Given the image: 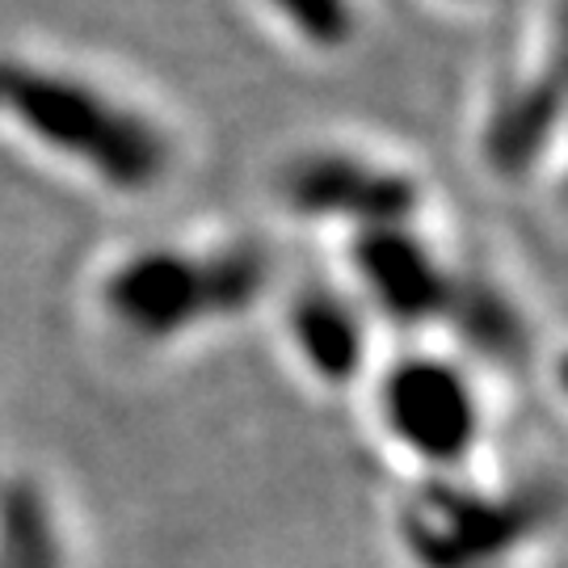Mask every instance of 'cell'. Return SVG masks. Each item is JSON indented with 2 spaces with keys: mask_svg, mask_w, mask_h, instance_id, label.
I'll return each mask as SVG.
<instances>
[{
  "mask_svg": "<svg viewBox=\"0 0 568 568\" xmlns=\"http://www.w3.org/2000/svg\"><path fill=\"white\" fill-rule=\"evenodd\" d=\"M0 161L63 194L119 203L169 185L178 135L93 63L0 42Z\"/></svg>",
  "mask_w": 568,
  "mask_h": 568,
  "instance_id": "6da1fadb",
  "label": "cell"
},
{
  "mask_svg": "<svg viewBox=\"0 0 568 568\" xmlns=\"http://www.w3.org/2000/svg\"><path fill=\"white\" fill-rule=\"evenodd\" d=\"M270 262L253 241H220L206 248L148 244L119 262L110 300L122 316L148 328H182L203 316H232L265 291Z\"/></svg>",
  "mask_w": 568,
  "mask_h": 568,
  "instance_id": "7a4b0ae2",
  "label": "cell"
},
{
  "mask_svg": "<svg viewBox=\"0 0 568 568\" xmlns=\"http://www.w3.org/2000/svg\"><path fill=\"white\" fill-rule=\"evenodd\" d=\"M375 417L392 447L434 476H455L485 434L480 396L443 354H400L375 379Z\"/></svg>",
  "mask_w": 568,
  "mask_h": 568,
  "instance_id": "3957f363",
  "label": "cell"
},
{
  "mask_svg": "<svg viewBox=\"0 0 568 568\" xmlns=\"http://www.w3.org/2000/svg\"><path fill=\"white\" fill-rule=\"evenodd\" d=\"M274 194L295 220L337 224L345 227V236L366 227L417 224L426 206V185L408 164L345 143L295 152L278 169Z\"/></svg>",
  "mask_w": 568,
  "mask_h": 568,
  "instance_id": "277c9868",
  "label": "cell"
},
{
  "mask_svg": "<svg viewBox=\"0 0 568 568\" xmlns=\"http://www.w3.org/2000/svg\"><path fill=\"white\" fill-rule=\"evenodd\" d=\"M345 265L363 295V312H375L396 328L443 325L455 270L438 257L417 224L349 232Z\"/></svg>",
  "mask_w": 568,
  "mask_h": 568,
  "instance_id": "5b68a950",
  "label": "cell"
},
{
  "mask_svg": "<svg viewBox=\"0 0 568 568\" xmlns=\"http://www.w3.org/2000/svg\"><path fill=\"white\" fill-rule=\"evenodd\" d=\"M530 509L523 501L429 488L422 501L408 506L400 530L422 568H506L509 551L535 530Z\"/></svg>",
  "mask_w": 568,
  "mask_h": 568,
  "instance_id": "8992f818",
  "label": "cell"
},
{
  "mask_svg": "<svg viewBox=\"0 0 568 568\" xmlns=\"http://www.w3.org/2000/svg\"><path fill=\"white\" fill-rule=\"evenodd\" d=\"M568 114V68L548 55L535 72L493 102L480 131V152L493 178H527L535 164L565 140Z\"/></svg>",
  "mask_w": 568,
  "mask_h": 568,
  "instance_id": "52a82bcc",
  "label": "cell"
},
{
  "mask_svg": "<svg viewBox=\"0 0 568 568\" xmlns=\"http://www.w3.org/2000/svg\"><path fill=\"white\" fill-rule=\"evenodd\" d=\"M286 333L325 387L354 384L366 371V312L333 286H307L286 307Z\"/></svg>",
  "mask_w": 568,
  "mask_h": 568,
  "instance_id": "ba28073f",
  "label": "cell"
},
{
  "mask_svg": "<svg viewBox=\"0 0 568 568\" xmlns=\"http://www.w3.org/2000/svg\"><path fill=\"white\" fill-rule=\"evenodd\" d=\"M443 325H450L471 354H480L488 363H523L530 349V328L523 321L518 304L509 300L501 286H493L480 274H464L455 270V286H450V304Z\"/></svg>",
  "mask_w": 568,
  "mask_h": 568,
  "instance_id": "9c48e42d",
  "label": "cell"
},
{
  "mask_svg": "<svg viewBox=\"0 0 568 568\" xmlns=\"http://www.w3.org/2000/svg\"><path fill=\"white\" fill-rule=\"evenodd\" d=\"M262 13L312 55H342L363 34L358 0H257Z\"/></svg>",
  "mask_w": 568,
  "mask_h": 568,
  "instance_id": "30bf717a",
  "label": "cell"
},
{
  "mask_svg": "<svg viewBox=\"0 0 568 568\" xmlns=\"http://www.w3.org/2000/svg\"><path fill=\"white\" fill-rule=\"evenodd\" d=\"M556 60H568V0H556Z\"/></svg>",
  "mask_w": 568,
  "mask_h": 568,
  "instance_id": "8fae6325",
  "label": "cell"
},
{
  "mask_svg": "<svg viewBox=\"0 0 568 568\" xmlns=\"http://www.w3.org/2000/svg\"><path fill=\"white\" fill-rule=\"evenodd\" d=\"M551 384H556V392L568 400V349H560V354L551 358Z\"/></svg>",
  "mask_w": 568,
  "mask_h": 568,
  "instance_id": "7c38bea8",
  "label": "cell"
},
{
  "mask_svg": "<svg viewBox=\"0 0 568 568\" xmlns=\"http://www.w3.org/2000/svg\"><path fill=\"white\" fill-rule=\"evenodd\" d=\"M455 4H493V0H455Z\"/></svg>",
  "mask_w": 568,
  "mask_h": 568,
  "instance_id": "4fadbf2b",
  "label": "cell"
},
{
  "mask_svg": "<svg viewBox=\"0 0 568 568\" xmlns=\"http://www.w3.org/2000/svg\"><path fill=\"white\" fill-rule=\"evenodd\" d=\"M551 60H556V55H551ZM556 63H565V68H568V60H556ZM565 135H568V114H565Z\"/></svg>",
  "mask_w": 568,
  "mask_h": 568,
  "instance_id": "5bb4252c",
  "label": "cell"
}]
</instances>
